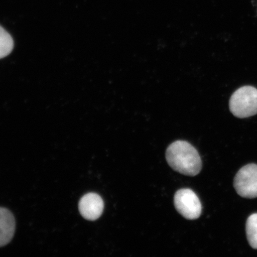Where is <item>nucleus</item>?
Here are the masks:
<instances>
[{
	"label": "nucleus",
	"mask_w": 257,
	"mask_h": 257,
	"mask_svg": "<svg viewBox=\"0 0 257 257\" xmlns=\"http://www.w3.org/2000/svg\"><path fill=\"white\" fill-rule=\"evenodd\" d=\"M234 188L240 197H257V165L249 164L241 168L234 179Z\"/></svg>",
	"instance_id": "obj_3"
},
{
	"label": "nucleus",
	"mask_w": 257,
	"mask_h": 257,
	"mask_svg": "<svg viewBox=\"0 0 257 257\" xmlns=\"http://www.w3.org/2000/svg\"><path fill=\"white\" fill-rule=\"evenodd\" d=\"M166 160L173 170L182 175L194 176L202 169L197 150L186 141H178L170 145L166 151Z\"/></svg>",
	"instance_id": "obj_1"
},
{
	"label": "nucleus",
	"mask_w": 257,
	"mask_h": 257,
	"mask_svg": "<svg viewBox=\"0 0 257 257\" xmlns=\"http://www.w3.org/2000/svg\"><path fill=\"white\" fill-rule=\"evenodd\" d=\"M15 220L11 211L0 207V247L8 244L14 237Z\"/></svg>",
	"instance_id": "obj_6"
},
{
	"label": "nucleus",
	"mask_w": 257,
	"mask_h": 257,
	"mask_svg": "<svg viewBox=\"0 0 257 257\" xmlns=\"http://www.w3.org/2000/svg\"><path fill=\"white\" fill-rule=\"evenodd\" d=\"M103 200L98 194L89 193L80 199L79 210L80 214L85 219L94 221L100 217L103 212Z\"/></svg>",
	"instance_id": "obj_5"
},
{
	"label": "nucleus",
	"mask_w": 257,
	"mask_h": 257,
	"mask_svg": "<svg viewBox=\"0 0 257 257\" xmlns=\"http://www.w3.org/2000/svg\"><path fill=\"white\" fill-rule=\"evenodd\" d=\"M246 233L250 246L257 249V213L250 215L247 219Z\"/></svg>",
	"instance_id": "obj_7"
},
{
	"label": "nucleus",
	"mask_w": 257,
	"mask_h": 257,
	"mask_svg": "<svg viewBox=\"0 0 257 257\" xmlns=\"http://www.w3.org/2000/svg\"><path fill=\"white\" fill-rule=\"evenodd\" d=\"M14 47L11 35L0 26V59L9 55Z\"/></svg>",
	"instance_id": "obj_8"
},
{
	"label": "nucleus",
	"mask_w": 257,
	"mask_h": 257,
	"mask_svg": "<svg viewBox=\"0 0 257 257\" xmlns=\"http://www.w3.org/2000/svg\"><path fill=\"white\" fill-rule=\"evenodd\" d=\"M230 110L238 118H246L257 114V89L245 86L233 93L229 101Z\"/></svg>",
	"instance_id": "obj_2"
},
{
	"label": "nucleus",
	"mask_w": 257,
	"mask_h": 257,
	"mask_svg": "<svg viewBox=\"0 0 257 257\" xmlns=\"http://www.w3.org/2000/svg\"><path fill=\"white\" fill-rule=\"evenodd\" d=\"M176 210L186 219L195 220L200 217L202 206L200 199L189 189H180L174 198Z\"/></svg>",
	"instance_id": "obj_4"
}]
</instances>
